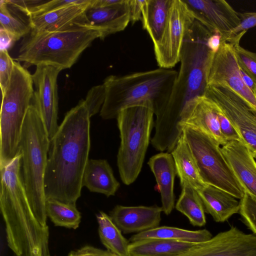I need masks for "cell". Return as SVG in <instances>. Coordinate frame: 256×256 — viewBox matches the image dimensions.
Listing matches in <instances>:
<instances>
[{
  "instance_id": "6",
  "label": "cell",
  "mask_w": 256,
  "mask_h": 256,
  "mask_svg": "<svg viewBox=\"0 0 256 256\" xmlns=\"http://www.w3.org/2000/svg\"><path fill=\"white\" fill-rule=\"evenodd\" d=\"M50 140L37 108L32 104L27 112L19 142L22 174L30 202L40 214L46 215L44 178Z\"/></svg>"
},
{
  "instance_id": "3",
  "label": "cell",
  "mask_w": 256,
  "mask_h": 256,
  "mask_svg": "<svg viewBox=\"0 0 256 256\" xmlns=\"http://www.w3.org/2000/svg\"><path fill=\"white\" fill-rule=\"evenodd\" d=\"M20 152L0 167V208L6 241L14 256H51L47 216L36 212L28 199Z\"/></svg>"
},
{
  "instance_id": "42",
  "label": "cell",
  "mask_w": 256,
  "mask_h": 256,
  "mask_svg": "<svg viewBox=\"0 0 256 256\" xmlns=\"http://www.w3.org/2000/svg\"><path fill=\"white\" fill-rule=\"evenodd\" d=\"M242 80L248 88L256 96V83L240 68Z\"/></svg>"
},
{
  "instance_id": "36",
  "label": "cell",
  "mask_w": 256,
  "mask_h": 256,
  "mask_svg": "<svg viewBox=\"0 0 256 256\" xmlns=\"http://www.w3.org/2000/svg\"><path fill=\"white\" fill-rule=\"evenodd\" d=\"M216 113L221 132L227 142L238 140L242 142V140L230 120L216 103Z\"/></svg>"
},
{
  "instance_id": "27",
  "label": "cell",
  "mask_w": 256,
  "mask_h": 256,
  "mask_svg": "<svg viewBox=\"0 0 256 256\" xmlns=\"http://www.w3.org/2000/svg\"><path fill=\"white\" fill-rule=\"evenodd\" d=\"M212 237L206 229L190 230L181 228L162 226L132 235L130 242L151 238H164L180 242L198 244L209 240Z\"/></svg>"
},
{
  "instance_id": "31",
  "label": "cell",
  "mask_w": 256,
  "mask_h": 256,
  "mask_svg": "<svg viewBox=\"0 0 256 256\" xmlns=\"http://www.w3.org/2000/svg\"><path fill=\"white\" fill-rule=\"evenodd\" d=\"M20 14L22 13L10 6L6 0H0V28L10 32L17 40L31 31L29 20H26Z\"/></svg>"
},
{
  "instance_id": "26",
  "label": "cell",
  "mask_w": 256,
  "mask_h": 256,
  "mask_svg": "<svg viewBox=\"0 0 256 256\" xmlns=\"http://www.w3.org/2000/svg\"><path fill=\"white\" fill-rule=\"evenodd\" d=\"M196 244L151 238L130 242L129 256H170L188 250Z\"/></svg>"
},
{
  "instance_id": "19",
  "label": "cell",
  "mask_w": 256,
  "mask_h": 256,
  "mask_svg": "<svg viewBox=\"0 0 256 256\" xmlns=\"http://www.w3.org/2000/svg\"><path fill=\"white\" fill-rule=\"evenodd\" d=\"M216 108V103L206 95L196 98L188 107L180 124V130L184 126L198 130L224 145L227 141L220 130Z\"/></svg>"
},
{
  "instance_id": "25",
  "label": "cell",
  "mask_w": 256,
  "mask_h": 256,
  "mask_svg": "<svg viewBox=\"0 0 256 256\" xmlns=\"http://www.w3.org/2000/svg\"><path fill=\"white\" fill-rule=\"evenodd\" d=\"M172 0H144L141 21L154 44L160 42L166 28Z\"/></svg>"
},
{
  "instance_id": "7",
  "label": "cell",
  "mask_w": 256,
  "mask_h": 256,
  "mask_svg": "<svg viewBox=\"0 0 256 256\" xmlns=\"http://www.w3.org/2000/svg\"><path fill=\"white\" fill-rule=\"evenodd\" d=\"M151 104L134 105L122 109L117 117L120 143L117 164L122 182L132 184L142 170L154 126Z\"/></svg>"
},
{
  "instance_id": "28",
  "label": "cell",
  "mask_w": 256,
  "mask_h": 256,
  "mask_svg": "<svg viewBox=\"0 0 256 256\" xmlns=\"http://www.w3.org/2000/svg\"><path fill=\"white\" fill-rule=\"evenodd\" d=\"M100 241L107 250L118 256H129V242L114 224L110 216L103 212L96 215Z\"/></svg>"
},
{
  "instance_id": "9",
  "label": "cell",
  "mask_w": 256,
  "mask_h": 256,
  "mask_svg": "<svg viewBox=\"0 0 256 256\" xmlns=\"http://www.w3.org/2000/svg\"><path fill=\"white\" fill-rule=\"evenodd\" d=\"M182 130L202 180L241 200L244 190L226 162L220 144L198 130L184 126Z\"/></svg>"
},
{
  "instance_id": "18",
  "label": "cell",
  "mask_w": 256,
  "mask_h": 256,
  "mask_svg": "<svg viewBox=\"0 0 256 256\" xmlns=\"http://www.w3.org/2000/svg\"><path fill=\"white\" fill-rule=\"evenodd\" d=\"M92 0L60 8L39 15L30 17L31 31L54 32L76 26H84V14Z\"/></svg>"
},
{
  "instance_id": "2",
  "label": "cell",
  "mask_w": 256,
  "mask_h": 256,
  "mask_svg": "<svg viewBox=\"0 0 256 256\" xmlns=\"http://www.w3.org/2000/svg\"><path fill=\"white\" fill-rule=\"evenodd\" d=\"M90 116L84 100L70 110L50 140L44 178L46 200L76 205L90 146Z\"/></svg>"
},
{
  "instance_id": "38",
  "label": "cell",
  "mask_w": 256,
  "mask_h": 256,
  "mask_svg": "<svg viewBox=\"0 0 256 256\" xmlns=\"http://www.w3.org/2000/svg\"><path fill=\"white\" fill-rule=\"evenodd\" d=\"M68 256H118L108 250H103L90 246H86L72 251Z\"/></svg>"
},
{
  "instance_id": "12",
  "label": "cell",
  "mask_w": 256,
  "mask_h": 256,
  "mask_svg": "<svg viewBox=\"0 0 256 256\" xmlns=\"http://www.w3.org/2000/svg\"><path fill=\"white\" fill-rule=\"evenodd\" d=\"M208 85L230 90L256 111V96L244 84L232 48L227 42H221L214 54L208 74Z\"/></svg>"
},
{
  "instance_id": "21",
  "label": "cell",
  "mask_w": 256,
  "mask_h": 256,
  "mask_svg": "<svg viewBox=\"0 0 256 256\" xmlns=\"http://www.w3.org/2000/svg\"><path fill=\"white\" fill-rule=\"evenodd\" d=\"M148 164L152 172L160 194L162 212L169 215L174 208V184L176 174L172 154L160 152L152 156Z\"/></svg>"
},
{
  "instance_id": "4",
  "label": "cell",
  "mask_w": 256,
  "mask_h": 256,
  "mask_svg": "<svg viewBox=\"0 0 256 256\" xmlns=\"http://www.w3.org/2000/svg\"><path fill=\"white\" fill-rule=\"evenodd\" d=\"M177 75L176 70L159 68L108 76L103 83L106 98L100 116L104 120L116 118L122 109L146 103L152 104L156 116L167 103Z\"/></svg>"
},
{
  "instance_id": "5",
  "label": "cell",
  "mask_w": 256,
  "mask_h": 256,
  "mask_svg": "<svg viewBox=\"0 0 256 256\" xmlns=\"http://www.w3.org/2000/svg\"><path fill=\"white\" fill-rule=\"evenodd\" d=\"M102 34L97 30L76 26L66 30L36 32H30L21 42L14 60L32 66H50L61 70L69 68L82 52Z\"/></svg>"
},
{
  "instance_id": "33",
  "label": "cell",
  "mask_w": 256,
  "mask_h": 256,
  "mask_svg": "<svg viewBox=\"0 0 256 256\" xmlns=\"http://www.w3.org/2000/svg\"><path fill=\"white\" fill-rule=\"evenodd\" d=\"M239 214L243 223L256 234V198L244 192L240 200Z\"/></svg>"
},
{
  "instance_id": "40",
  "label": "cell",
  "mask_w": 256,
  "mask_h": 256,
  "mask_svg": "<svg viewBox=\"0 0 256 256\" xmlns=\"http://www.w3.org/2000/svg\"><path fill=\"white\" fill-rule=\"evenodd\" d=\"M17 41L16 38L10 32L0 28V48L8 50Z\"/></svg>"
},
{
  "instance_id": "32",
  "label": "cell",
  "mask_w": 256,
  "mask_h": 256,
  "mask_svg": "<svg viewBox=\"0 0 256 256\" xmlns=\"http://www.w3.org/2000/svg\"><path fill=\"white\" fill-rule=\"evenodd\" d=\"M246 32H241L226 42L231 44L240 68L256 83V52L244 49L240 44L241 38Z\"/></svg>"
},
{
  "instance_id": "13",
  "label": "cell",
  "mask_w": 256,
  "mask_h": 256,
  "mask_svg": "<svg viewBox=\"0 0 256 256\" xmlns=\"http://www.w3.org/2000/svg\"><path fill=\"white\" fill-rule=\"evenodd\" d=\"M170 256H256V234L232 226L208 240Z\"/></svg>"
},
{
  "instance_id": "8",
  "label": "cell",
  "mask_w": 256,
  "mask_h": 256,
  "mask_svg": "<svg viewBox=\"0 0 256 256\" xmlns=\"http://www.w3.org/2000/svg\"><path fill=\"white\" fill-rule=\"evenodd\" d=\"M33 85L32 75L14 61L9 85L2 94L0 167L8 164L20 152L22 126L34 94Z\"/></svg>"
},
{
  "instance_id": "35",
  "label": "cell",
  "mask_w": 256,
  "mask_h": 256,
  "mask_svg": "<svg viewBox=\"0 0 256 256\" xmlns=\"http://www.w3.org/2000/svg\"><path fill=\"white\" fill-rule=\"evenodd\" d=\"M14 61L8 50H0V85L2 94L7 89L12 76Z\"/></svg>"
},
{
  "instance_id": "39",
  "label": "cell",
  "mask_w": 256,
  "mask_h": 256,
  "mask_svg": "<svg viewBox=\"0 0 256 256\" xmlns=\"http://www.w3.org/2000/svg\"><path fill=\"white\" fill-rule=\"evenodd\" d=\"M144 1V0H128L130 22L132 24L141 20Z\"/></svg>"
},
{
  "instance_id": "34",
  "label": "cell",
  "mask_w": 256,
  "mask_h": 256,
  "mask_svg": "<svg viewBox=\"0 0 256 256\" xmlns=\"http://www.w3.org/2000/svg\"><path fill=\"white\" fill-rule=\"evenodd\" d=\"M105 98L106 88L103 84L94 86L88 90L84 102L88 108L90 117L100 111Z\"/></svg>"
},
{
  "instance_id": "30",
  "label": "cell",
  "mask_w": 256,
  "mask_h": 256,
  "mask_svg": "<svg viewBox=\"0 0 256 256\" xmlns=\"http://www.w3.org/2000/svg\"><path fill=\"white\" fill-rule=\"evenodd\" d=\"M47 216L55 226L76 230L81 222V216L76 205L64 203L57 200H46Z\"/></svg>"
},
{
  "instance_id": "20",
  "label": "cell",
  "mask_w": 256,
  "mask_h": 256,
  "mask_svg": "<svg viewBox=\"0 0 256 256\" xmlns=\"http://www.w3.org/2000/svg\"><path fill=\"white\" fill-rule=\"evenodd\" d=\"M90 4L84 14V26L100 31L101 40L124 30L130 22L128 0H121L116 4L103 8Z\"/></svg>"
},
{
  "instance_id": "29",
  "label": "cell",
  "mask_w": 256,
  "mask_h": 256,
  "mask_svg": "<svg viewBox=\"0 0 256 256\" xmlns=\"http://www.w3.org/2000/svg\"><path fill=\"white\" fill-rule=\"evenodd\" d=\"M175 207L188 218L192 226L202 227L206 225L205 212L202 200L197 191L190 186H182V192Z\"/></svg>"
},
{
  "instance_id": "16",
  "label": "cell",
  "mask_w": 256,
  "mask_h": 256,
  "mask_svg": "<svg viewBox=\"0 0 256 256\" xmlns=\"http://www.w3.org/2000/svg\"><path fill=\"white\" fill-rule=\"evenodd\" d=\"M222 152L244 192L256 198V161L242 142H227Z\"/></svg>"
},
{
  "instance_id": "11",
  "label": "cell",
  "mask_w": 256,
  "mask_h": 256,
  "mask_svg": "<svg viewBox=\"0 0 256 256\" xmlns=\"http://www.w3.org/2000/svg\"><path fill=\"white\" fill-rule=\"evenodd\" d=\"M195 20L184 0H172L162 38L154 47L155 58L160 68L171 69L180 62L186 34Z\"/></svg>"
},
{
  "instance_id": "24",
  "label": "cell",
  "mask_w": 256,
  "mask_h": 256,
  "mask_svg": "<svg viewBox=\"0 0 256 256\" xmlns=\"http://www.w3.org/2000/svg\"><path fill=\"white\" fill-rule=\"evenodd\" d=\"M170 153L181 186L188 184L198 191L208 185L200 176L196 161L182 134Z\"/></svg>"
},
{
  "instance_id": "41",
  "label": "cell",
  "mask_w": 256,
  "mask_h": 256,
  "mask_svg": "<svg viewBox=\"0 0 256 256\" xmlns=\"http://www.w3.org/2000/svg\"><path fill=\"white\" fill-rule=\"evenodd\" d=\"M222 36L218 32L212 34L208 40V44L211 50L216 53L221 44Z\"/></svg>"
},
{
  "instance_id": "37",
  "label": "cell",
  "mask_w": 256,
  "mask_h": 256,
  "mask_svg": "<svg viewBox=\"0 0 256 256\" xmlns=\"http://www.w3.org/2000/svg\"><path fill=\"white\" fill-rule=\"evenodd\" d=\"M240 24L231 32L228 39L256 26V12L240 13Z\"/></svg>"
},
{
  "instance_id": "17",
  "label": "cell",
  "mask_w": 256,
  "mask_h": 256,
  "mask_svg": "<svg viewBox=\"0 0 256 256\" xmlns=\"http://www.w3.org/2000/svg\"><path fill=\"white\" fill-rule=\"evenodd\" d=\"M162 207L116 205L110 212L114 224L124 234L140 233L159 226Z\"/></svg>"
},
{
  "instance_id": "14",
  "label": "cell",
  "mask_w": 256,
  "mask_h": 256,
  "mask_svg": "<svg viewBox=\"0 0 256 256\" xmlns=\"http://www.w3.org/2000/svg\"><path fill=\"white\" fill-rule=\"evenodd\" d=\"M61 70L52 66H38L32 74L36 89L33 104L41 116L50 140L58 128L57 78Z\"/></svg>"
},
{
  "instance_id": "10",
  "label": "cell",
  "mask_w": 256,
  "mask_h": 256,
  "mask_svg": "<svg viewBox=\"0 0 256 256\" xmlns=\"http://www.w3.org/2000/svg\"><path fill=\"white\" fill-rule=\"evenodd\" d=\"M204 95L218 104L256 159V111L241 97L224 87L208 85Z\"/></svg>"
},
{
  "instance_id": "23",
  "label": "cell",
  "mask_w": 256,
  "mask_h": 256,
  "mask_svg": "<svg viewBox=\"0 0 256 256\" xmlns=\"http://www.w3.org/2000/svg\"><path fill=\"white\" fill-rule=\"evenodd\" d=\"M82 185L91 192L104 194L108 197L114 196L120 186L110 166L103 159L88 160L84 172Z\"/></svg>"
},
{
  "instance_id": "22",
  "label": "cell",
  "mask_w": 256,
  "mask_h": 256,
  "mask_svg": "<svg viewBox=\"0 0 256 256\" xmlns=\"http://www.w3.org/2000/svg\"><path fill=\"white\" fill-rule=\"evenodd\" d=\"M197 192L205 212L210 214L216 222H224L239 212L240 200L226 191L208 184Z\"/></svg>"
},
{
  "instance_id": "1",
  "label": "cell",
  "mask_w": 256,
  "mask_h": 256,
  "mask_svg": "<svg viewBox=\"0 0 256 256\" xmlns=\"http://www.w3.org/2000/svg\"><path fill=\"white\" fill-rule=\"evenodd\" d=\"M195 20L186 34L180 53L179 70L170 98L156 116L152 146L170 153L182 134L180 124L190 104L204 95L208 76L214 52L208 44L212 34Z\"/></svg>"
},
{
  "instance_id": "15",
  "label": "cell",
  "mask_w": 256,
  "mask_h": 256,
  "mask_svg": "<svg viewBox=\"0 0 256 256\" xmlns=\"http://www.w3.org/2000/svg\"><path fill=\"white\" fill-rule=\"evenodd\" d=\"M199 21L210 32H218L221 42H226L231 32L240 22V13L224 0H184Z\"/></svg>"
}]
</instances>
